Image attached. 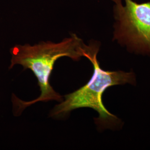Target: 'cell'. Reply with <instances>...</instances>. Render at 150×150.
I'll return each instance as SVG.
<instances>
[{"instance_id": "cell-1", "label": "cell", "mask_w": 150, "mask_h": 150, "mask_svg": "<svg viewBox=\"0 0 150 150\" xmlns=\"http://www.w3.org/2000/svg\"><path fill=\"white\" fill-rule=\"evenodd\" d=\"M86 44L75 33L70 38H66L59 43L51 41L40 42L31 46L16 45L10 49L11 64L9 69L16 64H20L24 70L30 69L38 79L41 94L36 99L30 101L20 100L12 95V102L15 112L19 115L26 107L36 102H48L55 100L62 102L64 99L59 93L54 91L50 84V77L56 61L62 57H70L79 61L84 57Z\"/></svg>"}, {"instance_id": "cell-2", "label": "cell", "mask_w": 150, "mask_h": 150, "mask_svg": "<svg viewBox=\"0 0 150 150\" xmlns=\"http://www.w3.org/2000/svg\"><path fill=\"white\" fill-rule=\"evenodd\" d=\"M100 47V43L96 41H91L88 45H86L84 57L89 59L93 66V75L85 85L64 96V100L51 111L50 117H63L74 110L86 107L98 113L99 116L95 121L99 129H112L120 125V120L110 112L103 105L102 95L110 87L134 84L136 82V76L132 72L102 70L97 59Z\"/></svg>"}, {"instance_id": "cell-3", "label": "cell", "mask_w": 150, "mask_h": 150, "mask_svg": "<svg viewBox=\"0 0 150 150\" xmlns=\"http://www.w3.org/2000/svg\"><path fill=\"white\" fill-rule=\"evenodd\" d=\"M115 19L113 40L129 52L150 56V2L112 0Z\"/></svg>"}]
</instances>
